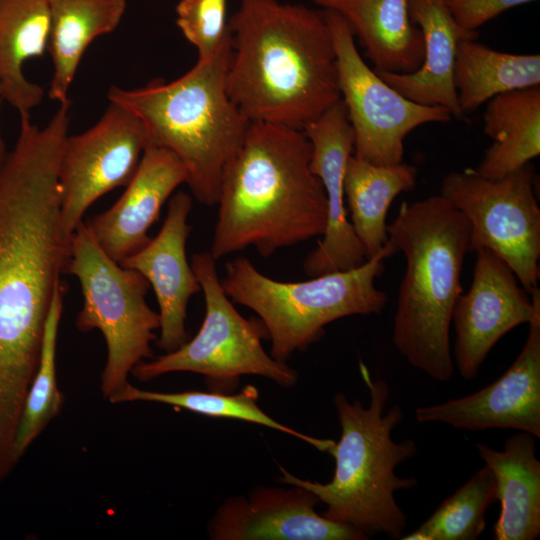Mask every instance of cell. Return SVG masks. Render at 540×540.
I'll use <instances>...</instances> for the list:
<instances>
[{
	"label": "cell",
	"instance_id": "cell-27",
	"mask_svg": "<svg viewBox=\"0 0 540 540\" xmlns=\"http://www.w3.org/2000/svg\"><path fill=\"white\" fill-rule=\"evenodd\" d=\"M64 294L65 286L60 281L47 315L39 364L18 423L14 443L15 458L18 462L49 422L59 414L64 402L56 381V346Z\"/></svg>",
	"mask_w": 540,
	"mask_h": 540
},
{
	"label": "cell",
	"instance_id": "cell-4",
	"mask_svg": "<svg viewBox=\"0 0 540 540\" xmlns=\"http://www.w3.org/2000/svg\"><path fill=\"white\" fill-rule=\"evenodd\" d=\"M388 242L405 257L392 339L415 368L438 381L454 373L449 330L458 297L470 224L443 196L403 202L387 225Z\"/></svg>",
	"mask_w": 540,
	"mask_h": 540
},
{
	"label": "cell",
	"instance_id": "cell-5",
	"mask_svg": "<svg viewBox=\"0 0 540 540\" xmlns=\"http://www.w3.org/2000/svg\"><path fill=\"white\" fill-rule=\"evenodd\" d=\"M229 54L230 37L212 59L197 61L171 82L157 79L131 90L112 86L107 93L109 102L140 120L148 146L167 149L181 161L186 184L206 206L217 204L225 169L250 124L227 93Z\"/></svg>",
	"mask_w": 540,
	"mask_h": 540
},
{
	"label": "cell",
	"instance_id": "cell-1",
	"mask_svg": "<svg viewBox=\"0 0 540 540\" xmlns=\"http://www.w3.org/2000/svg\"><path fill=\"white\" fill-rule=\"evenodd\" d=\"M70 107L60 104L44 128L20 117L15 146L0 162V460L13 454L47 315L71 253L58 186Z\"/></svg>",
	"mask_w": 540,
	"mask_h": 540
},
{
	"label": "cell",
	"instance_id": "cell-19",
	"mask_svg": "<svg viewBox=\"0 0 540 540\" xmlns=\"http://www.w3.org/2000/svg\"><path fill=\"white\" fill-rule=\"evenodd\" d=\"M411 20L422 31L424 59L412 73L375 72L403 97L420 105L441 106L460 118L454 85L457 47L464 39H476L477 31L463 29L453 18L445 0H408Z\"/></svg>",
	"mask_w": 540,
	"mask_h": 540
},
{
	"label": "cell",
	"instance_id": "cell-31",
	"mask_svg": "<svg viewBox=\"0 0 540 540\" xmlns=\"http://www.w3.org/2000/svg\"><path fill=\"white\" fill-rule=\"evenodd\" d=\"M536 0H445L455 21L465 30L479 27L504 11Z\"/></svg>",
	"mask_w": 540,
	"mask_h": 540
},
{
	"label": "cell",
	"instance_id": "cell-15",
	"mask_svg": "<svg viewBox=\"0 0 540 540\" xmlns=\"http://www.w3.org/2000/svg\"><path fill=\"white\" fill-rule=\"evenodd\" d=\"M303 131L312 145L311 170L322 183L328 208L323 238L304 260V271L315 277L356 268L366 257L345 206L344 175L354 153V133L342 100Z\"/></svg>",
	"mask_w": 540,
	"mask_h": 540
},
{
	"label": "cell",
	"instance_id": "cell-29",
	"mask_svg": "<svg viewBox=\"0 0 540 540\" xmlns=\"http://www.w3.org/2000/svg\"><path fill=\"white\" fill-rule=\"evenodd\" d=\"M496 500L495 477L485 465L446 498L416 530L400 539L475 540L486 527V510Z\"/></svg>",
	"mask_w": 540,
	"mask_h": 540
},
{
	"label": "cell",
	"instance_id": "cell-18",
	"mask_svg": "<svg viewBox=\"0 0 540 540\" xmlns=\"http://www.w3.org/2000/svg\"><path fill=\"white\" fill-rule=\"evenodd\" d=\"M186 180L183 164L171 151L149 145L120 198L85 224L103 251L121 264L150 241L148 231L163 204Z\"/></svg>",
	"mask_w": 540,
	"mask_h": 540
},
{
	"label": "cell",
	"instance_id": "cell-24",
	"mask_svg": "<svg viewBox=\"0 0 540 540\" xmlns=\"http://www.w3.org/2000/svg\"><path fill=\"white\" fill-rule=\"evenodd\" d=\"M486 103L484 132L493 142L475 170L497 179L540 154V86L509 91Z\"/></svg>",
	"mask_w": 540,
	"mask_h": 540
},
{
	"label": "cell",
	"instance_id": "cell-25",
	"mask_svg": "<svg viewBox=\"0 0 540 540\" xmlns=\"http://www.w3.org/2000/svg\"><path fill=\"white\" fill-rule=\"evenodd\" d=\"M418 170L407 163L375 165L351 155L344 175V194L351 225L362 244L366 260L388 243L386 217L393 200L412 191Z\"/></svg>",
	"mask_w": 540,
	"mask_h": 540
},
{
	"label": "cell",
	"instance_id": "cell-32",
	"mask_svg": "<svg viewBox=\"0 0 540 540\" xmlns=\"http://www.w3.org/2000/svg\"><path fill=\"white\" fill-rule=\"evenodd\" d=\"M2 100L3 99H2L1 91H0V107H1ZM6 153H7V151L5 150V145H4L3 139L1 137V133H0V162L3 160Z\"/></svg>",
	"mask_w": 540,
	"mask_h": 540
},
{
	"label": "cell",
	"instance_id": "cell-13",
	"mask_svg": "<svg viewBox=\"0 0 540 540\" xmlns=\"http://www.w3.org/2000/svg\"><path fill=\"white\" fill-rule=\"evenodd\" d=\"M469 290L454 306V356L460 375L474 379L493 346L510 330L529 323L535 298L519 285L508 264L493 251H475Z\"/></svg>",
	"mask_w": 540,
	"mask_h": 540
},
{
	"label": "cell",
	"instance_id": "cell-7",
	"mask_svg": "<svg viewBox=\"0 0 540 540\" xmlns=\"http://www.w3.org/2000/svg\"><path fill=\"white\" fill-rule=\"evenodd\" d=\"M397 252L389 242L362 265L301 282H283L262 274L245 257L225 265L221 285L233 303L254 311L271 341V356L281 362L307 348L324 327L352 315L379 314L388 301L375 286L384 260Z\"/></svg>",
	"mask_w": 540,
	"mask_h": 540
},
{
	"label": "cell",
	"instance_id": "cell-8",
	"mask_svg": "<svg viewBox=\"0 0 540 540\" xmlns=\"http://www.w3.org/2000/svg\"><path fill=\"white\" fill-rule=\"evenodd\" d=\"M66 272L78 279L83 306L76 318L82 332L98 329L107 346L101 390L109 402L129 384L133 368L153 358L159 313L146 301L150 284L138 271L123 267L99 246L85 222L71 236Z\"/></svg>",
	"mask_w": 540,
	"mask_h": 540
},
{
	"label": "cell",
	"instance_id": "cell-26",
	"mask_svg": "<svg viewBox=\"0 0 540 540\" xmlns=\"http://www.w3.org/2000/svg\"><path fill=\"white\" fill-rule=\"evenodd\" d=\"M454 85L462 113L475 111L497 95L540 86V55L501 52L464 39L457 47Z\"/></svg>",
	"mask_w": 540,
	"mask_h": 540
},
{
	"label": "cell",
	"instance_id": "cell-23",
	"mask_svg": "<svg viewBox=\"0 0 540 540\" xmlns=\"http://www.w3.org/2000/svg\"><path fill=\"white\" fill-rule=\"evenodd\" d=\"M47 51L53 63L50 99L64 103L87 47L120 24L126 0H48Z\"/></svg>",
	"mask_w": 540,
	"mask_h": 540
},
{
	"label": "cell",
	"instance_id": "cell-11",
	"mask_svg": "<svg viewBox=\"0 0 540 540\" xmlns=\"http://www.w3.org/2000/svg\"><path fill=\"white\" fill-rule=\"evenodd\" d=\"M335 47L341 100L354 133L357 158L375 165L403 162L404 139L427 123L450 121V111L408 100L361 57L346 21L323 10Z\"/></svg>",
	"mask_w": 540,
	"mask_h": 540
},
{
	"label": "cell",
	"instance_id": "cell-14",
	"mask_svg": "<svg viewBox=\"0 0 540 540\" xmlns=\"http://www.w3.org/2000/svg\"><path fill=\"white\" fill-rule=\"evenodd\" d=\"M525 344L507 371L488 386L458 399L419 407V423L442 422L458 429L508 428L540 437V289Z\"/></svg>",
	"mask_w": 540,
	"mask_h": 540
},
{
	"label": "cell",
	"instance_id": "cell-6",
	"mask_svg": "<svg viewBox=\"0 0 540 540\" xmlns=\"http://www.w3.org/2000/svg\"><path fill=\"white\" fill-rule=\"evenodd\" d=\"M360 368L370 403L367 407L359 400L351 403L340 393L334 397L341 436L327 450L335 459L331 481L301 479L282 467L280 481L312 492L326 505L321 515L329 520L350 525L367 538L383 533L400 539L407 518L394 494L413 488L417 479L400 478L395 468L414 457L417 447L411 439L402 442L392 439L393 429L404 417L402 408L394 404L385 412L389 398L387 382L372 380L362 363Z\"/></svg>",
	"mask_w": 540,
	"mask_h": 540
},
{
	"label": "cell",
	"instance_id": "cell-21",
	"mask_svg": "<svg viewBox=\"0 0 540 540\" xmlns=\"http://www.w3.org/2000/svg\"><path fill=\"white\" fill-rule=\"evenodd\" d=\"M479 456L494 474L500 516L494 526L495 540H534L540 535V462L535 437L514 434L498 451L478 443Z\"/></svg>",
	"mask_w": 540,
	"mask_h": 540
},
{
	"label": "cell",
	"instance_id": "cell-20",
	"mask_svg": "<svg viewBox=\"0 0 540 540\" xmlns=\"http://www.w3.org/2000/svg\"><path fill=\"white\" fill-rule=\"evenodd\" d=\"M338 13L357 37L373 69L391 73L418 70L425 53L421 29L408 12V0H314Z\"/></svg>",
	"mask_w": 540,
	"mask_h": 540
},
{
	"label": "cell",
	"instance_id": "cell-9",
	"mask_svg": "<svg viewBox=\"0 0 540 540\" xmlns=\"http://www.w3.org/2000/svg\"><path fill=\"white\" fill-rule=\"evenodd\" d=\"M190 264L205 300L199 331L176 350L140 362L131 373L148 381L171 372H193L205 376L213 387L227 389L243 375L262 376L284 387L295 385L296 372L265 352L261 321L245 319L223 290L210 251L193 254Z\"/></svg>",
	"mask_w": 540,
	"mask_h": 540
},
{
	"label": "cell",
	"instance_id": "cell-16",
	"mask_svg": "<svg viewBox=\"0 0 540 540\" xmlns=\"http://www.w3.org/2000/svg\"><path fill=\"white\" fill-rule=\"evenodd\" d=\"M260 488L247 499L234 498L214 515V540H363L356 528L329 520L314 507L320 502L309 490Z\"/></svg>",
	"mask_w": 540,
	"mask_h": 540
},
{
	"label": "cell",
	"instance_id": "cell-12",
	"mask_svg": "<svg viewBox=\"0 0 540 540\" xmlns=\"http://www.w3.org/2000/svg\"><path fill=\"white\" fill-rule=\"evenodd\" d=\"M147 146L140 120L111 102L95 125L78 135H67L58 167L61 224L66 236H72L96 200L130 182Z\"/></svg>",
	"mask_w": 540,
	"mask_h": 540
},
{
	"label": "cell",
	"instance_id": "cell-2",
	"mask_svg": "<svg viewBox=\"0 0 540 540\" xmlns=\"http://www.w3.org/2000/svg\"><path fill=\"white\" fill-rule=\"evenodd\" d=\"M228 25L227 93L250 122L303 130L341 100L323 10L240 0Z\"/></svg>",
	"mask_w": 540,
	"mask_h": 540
},
{
	"label": "cell",
	"instance_id": "cell-10",
	"mask_svg": "<svg viewBox=\"0 0 540 540\" xmlns=\"http://www.w3.org/2000/svg\"><path fill=\"white\" fill-rule=\"evenodd\" d=\"M531 162L489 179L475 169L446 174L440 195L470 224L469 251L486 248L501 257L530 295L540 278V208Z\"/></svg>",
	"mask_w": 540,
	"mask_h": 540
},
{
	"label": "cell",
	"instance_id": "cell-3",
	"mask_svg": "<svg viewBox=\"0 0 540 540\" xmlns=\"http://www.w3.org/2000/svg\"><path fill=\"white\" fill-rule=\"evenodd\" d=\"M311 157L303 130L250 122L220 186L210 248L216 261L250 246L269 257L324 234L327 199Z\"/></svg>",
	"mask_w": 540,
	"mask_h": 540
},
{
	"label": "cell",
	"instance_id": "cell-22",
	"mask_svg": "<svg viewBox=\"0 0 540 540\" xmlns=\"http://www.w3.org/2000/svg\"><path fill=\"white\" fill-rule=\"evenodd\" d=\"M50 30L48 0H0V91L20 117L30 116L44 96L22 71L30 58L47 50Z\"/></svg>",
	"mask_w": 540,
	"mask_h": 540
},
{
	"label": "cell",
	"instance_id": "cell-17",
	"mask_svg": "<svg viewBox=\"0 0 540 540\" xmlns=\"http://www.w3.org/2000/svg\"><path fill=\"white\" fill-rule=\"evenodd\" d=\"M192 197L185 192L174 194L166 218L158 232L121 265L141 273L153 288L160 316L158 346L171 352L188 341L185 328L190 298L201 285L186 256V242L191 232L187 223Z\"/></svg>",
	"mask_w": 540,
	"mask_h": 540
},
{
	"label": "cell",
	"instance_id": "cell-30",
	"mask_svg": "<svg viewBox=\"0 0 540 540\" xmlns=\"http://www.w3.org/2000/svg\"><path fill=\"white\" fill-rule=\"evenodd\" d=\"M227 0H180L176 24L197 49L198 60L212 59L230 37L226 18Z\"/></svg>",
	"mask_w": 540,
	"mask_h": 540
},
{
	"label": "cell",
	"instance_id": "cell-28",
	"mask_svg": "<svg viewBox=\"0 0 540 540\" xmlns=\"http://www.w3.org/2000/svg\"><path fill=\"white\" fill-rule=\"evenodd\" d=\"M257 400L258 390L252 385H247L238 394L231 395L203 391L156 392L142 390L129 383L110 402H158L209 417L231 418L256 423L295 436L321 451H327L332 444L333 441L330 439H317L277 422L258 406Z\"/></svg>",
	"mask_w": 540,
	"mask_h": 540
}]
</instances>
